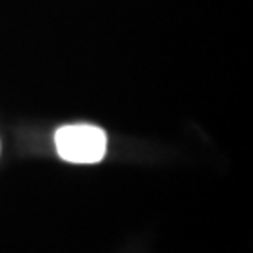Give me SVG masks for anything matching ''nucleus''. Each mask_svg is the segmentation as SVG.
Here are the masks:
<instances>
[{
    "instance_id": "nucleus-1",
    "label": "nucleus",
    "mask_w": 253,
    "mask_h": 253,
    "mask_svg": "<svg viewBox=\"0 0 253 253\" xmlns=\"http://www.w3.org/2000/svg\"><path fill=\"white\" fill-rule=\"evenodd\" d=\"M58 156L70 163H98L107 152L105 131L92 124H70L54 133Z\"/></svg>"
}]
</instances>
